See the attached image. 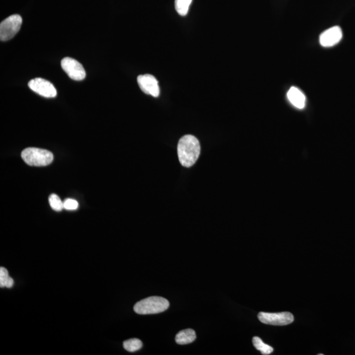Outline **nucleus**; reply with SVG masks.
<instances>
[{
    "instance_id": "nucleus-1",
    "label": "nucleus",
    "mask_w": 355,
    "mask_h": 355,
    "mask_svg": "<svg viewBox=\"0 0 355 355\" xmlns=\"http://www.w3.org/2000/svg\"><path fill=\"white\" fill-rule=\"evenodd\" d=\"M200 141L192 135H186L180 139L177 155L180 162L185 167L193 166L200 155Z\"/></svg>"
},
{
    "instance_id": "nucleus-2",
    "label": "nucleus",
    "mask_w": 355,
    "mask_h": 355,
    "mask_svg": "<svg viewBox=\"0 0 355 355\" xmlns=\"http://www.w3.org/2000/svg\"><path fill=\"white\" fill-rule=\"evenodd\" d=\"M169 302L163 297L153 296L138 302L134 306V311L139 314H153L168 309Z\"/></svg>"
},
{
    "instance_id": "nucleus-3",
    "label": "nucleus",
    "mask_w": 355,
    "mask_h": 355,
    "mask_svg": "<svg viewBox=\"0 0 355 355\" xmlns=\"http://www.w3.org/2000/svg\"><path fill=\"white\" fill-rule=\"evenodd\" d=\"M21 157L27 164L34 166L49 165L54 160L52 152L36 147H29L23 150Z\"/></svg>"
},
{
    "instance_id": "nucleus-4",
    "label": "nucleus",
    "mask_w": 355,
    "mask_h": 355,
    "mask_svg": "<svg viewBox=\"0 0 355 355\" xmlns=\"http://www.w3.org/2000/svg\"><path fill=\"white\" fill-rule=\"evenodd\" d=\"M22 18L20 15H13L6 18L0 24V40L2 42L8 41L20 31L22 25Z\"/></svg>"
},
{
    "instance_id": "nucleus-5",
    "label": "nucleus",
    "mask_w": 355,
    "mask_h": 355,
    "mask_svg": "<svg viewBox=\"0 0 355 355\" xmlns=\"http://www.w3.org/2000/svg\"><path fill=\"white\" fill-rule=\"evenodd\" d=\"M258 318L262 323L272 325H286L291 324L294 321V316L289 312L280 313H268L259 312Z\"/></svg>"
},
{
    "instance_id": "nucleus-6",
    "label": "nucleus",
    "mask_w": 355,
    "mask_h": 355,
    "mask_svg": "<svg viewBox=\"0 0 355 355\" xmlns=\"http://www.w3.org/2000/svg\"><path fill=\"white\" fill-rule=\"evenodd\" d=\"M61 64L63 71L67 74L70 79L77 81L85 79V70L79 61L73 58H65L62 59Z\"/></svg>"
},
{
    "instance_id": "nucleus-7",
    "label": "nucleus",
    "mask_w": 355,
    "mask_h": 355,
    "mask_svg": "<svg viewBox=\"0 0 355 355\" xmlns=\"http://www.w3.org/2000/svg\"><path fill=\"white\" fill-rule=\"evenodd\" d=\"M29 87L33 92L45 98H55L57 96V90L55 86L50 82L41 78L31 80L29 82Z\"/></svg>"
},
{
    "instance_id": "nucleus-8",
    "label": "nucleus",
    "mask_w": 355,
    "mask_h": 355,
    "mask_svg": "<svg viewBox=\"0 0 355 355\" xmlns=\"http://www.w3.org/2000/svg\"><path fill=\"white\" fill-rule=\"evenodd\" d=\"M138 85L143 92L157 98L160 94V88L157 80L151 75H139L137 79Z\"/></svg>"
},
{
    "instance_id": "nucleus-9",
    "label": "nucleus",
    "mask_w": 355,
    "mask_h": 355,
    "mask_svg": "<svg viewBox=\"0 0 355 355\" xmlns=\"http://www.w3.org/2000/svg\"><path fill=\"white\" fill-rule=\"evenodd\" d=\"M343 33L341 29L338 26L333 27L321 34L320 43L323 47H332L341 41Z\"/></svg>"
},
{
    "instance_id": "nucleus-10",
    "label": "nucleus",
    "mask_w": 355,
    "mask_h": 355,
    "mask_svg": "<svg viewBox=\"0 0 355 355\" xmlns=\"http://www.w3.org/2000/svg\"><path fill=\"white\" fill-rule=\"evenodd\" d=\"M287 96L291 104L297 109H302L305 107L306 97L299 89L291 87L287 92Z\"/></svg>"
},
{
    "instance_id": "nucleus-11",
    "label": "nucleus",
    "mask_w": 355,
    "mask_h": 355,
    "mask_svg": "<svg viewBox=\"0 0 355 355\" xmlns=\"http://www.w3.org/2000/svg\"><path fill=\"white\" fill-rule=\"evenodd\" d=\"M196 334L195 331L192 329H185L181 331L176 335V342L180 345H186L195 341Z\"/></svg>"
},
{
    "instance_id": "nucleus-12",
    "label": "nucleus",
    "mask_w": 355,
    "mask_h": 355,
    "mask_svg": "<svg viewBox=\"0 0 355 355\" xmlns=\"http://www.w3.org/2000/svg\"><path fill=\"white\" fill-rule=\"evenodd\" d=\"M253 343L256 349L261 351L262 354L268 355L271 354L274 351L273 347L266 345L261 338L257 337V336L253 338Z\"/></svg>"
},
{
    "instance_id": "nucleus-13",
    "label": "nucleus",
    "mask_w": 355,
    "mask_h": 355,
    "mask_svg": "<svg viewBox=\"0 0 355 355\" xmlns=\"http://www.w3.org/2000/svg\"><path fill=\"white\" fill-rule=\"evenodd\" d=\"M14 279L9 276V272L6 268H0V287L11 288L14 286Z\"/></svg>"
},
{
    "instance_id": "nucleus-14",
    "label": "nucleus",
    "mask_w": 355,
    "mask_h": 355,
    "mask_svg": "<svg viewBox=\"0 0 355 355\" xmlns=\"http://www.w3.org/2000/svg\"><path fill=\"white\" fill-rule=\"evenodd\" d=\"M192 0H175V9L181 16H186L188 14Z\"/></svg>"
},
{
    "instance_id": "nucleus-15",
    "label": "nucleus",
    "mask_w": 355,
    "mask_h": 355,
    "mask_svg": "<svg viewBox=\"0 0 355 355\" xmlns=\"http://www.w3.org/2000/svg\"><path fill=\"white\" fill-rule=\"evenodd\" d=\"M142 342L141 340L136 339V338L128 339L127 341H124L123 343L124 348L127 351L131 352H136L140 349L142 347Z\"/></svg>"
},
{
    "instance_id": "nucleus-16",
    "label": "nucleus",
    "mask_w": 355,
    "mask_h": 355,
    "mask_svg": "<svg viewBox=\"0 0 355 355\" xmlns=\"http://www.w3.org/2000/svg\"><path fill=\"white\" fill-rule=\"evenodd\" d=\"M49 203L51 207L54 211H61L64 209L63 202L61 200V199L58 197L56 194H52L49 198Z\"/></svg>"
},
{
    "instance_id": "nucleus-17",
    "label": "nucleus",
    "mask_w": 355,
    "mask_h": 355,
    "mask_svg": "<svg viewBox=\"0 0 355 355\" xmlns=\"http://www.w3.org/2000/svg\"><path fill=\"white\" fill-rule=\"evenodd\" d=\"M63 206H64V209L68 211H74L78 209L79 207V204L77 201L73 200V199H67L63 202Z\"/></svg>"
}]
</instances>
